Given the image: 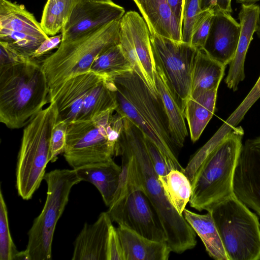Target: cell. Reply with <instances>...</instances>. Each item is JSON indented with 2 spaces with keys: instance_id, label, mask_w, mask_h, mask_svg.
<instances>
[{
  "instance_id": "6da1fadb",
  "label": "cell",
  "mask_w": 260,
  "mask_h": 260,
  "mask_svg": "<svg viewBox=\"0 0 260 260\" xmlns=\"http://www.w3.org/2000/svg\"><path fill=\"white\" fill-rule=\"evenodd\" d=\"M119 155L151 202L172 252L180 254L193 248L196 233L168 200L151 163L144 135L126 117L116 148V156Z\"/></svg>"
},
{
  "instance_id": "7a4b0ae2",
  "label": "cell",
  "mask_w": 260,
  "mask_h": 260,
  "mask_svg": "<svg viewBox=\"0 0 260 260\" xmlns=\"http://www.w3.org/2000/svg\"><path fill=\"white\" fill-rule=\"evenodd\" d=\"M107 78L116 101L115 111L132 122L157 147L171 170L184 172L159 99L154 96L134 70Z\"/></svg>"
},
{
  "instance_id": "3957f363",
  "label": "cell",
  "mask_w": 260,
  "mask_h": 260,
  "mask_svg": "<svg viewBox=\"0 0 260 260\" xmlns=\"http://www.w3.org/2000/svg\"><path fill=\"white\" fill-rule=\"evenodd\" d=\"M244 134L242 126L235 127L206 155L189 161L184 173L191 184V207L208 211L234 194V176Z\"/></svg>"
},
{
  "instance_id": "277c9868",
  "label": "cell",
  "mask_w": 260,
  "mask_h": 260,
  "mask_svg": "<svg viewBox=\"0 0 260 260\" xmlns=\"http://www.w3.org/2000/svg\"><path fill=\"white\" fill-rule=\"evenodd\" d=\"M41 62L30 59L0 66V121L7 127L26 126L49 103Z\"/></svg>"
},
{
  "instance_id": "5b68a950",
  "label": "cell",
  "mask_w": 260,
  "mask_h": 260,
  "mask_svg": "<svg viewBox=\"0 0 260 260\" xmlns=\"http://www.w3.org/2000/svg\"><path fill=\"white\" fill-rule=\"evenodd\" d=\"M120 19L61 42L55 52L42 60L49 92L70 78L90 71L100 53L119 44Z\"/></svg>"
},
{
  "instance_id": "8992f818",
  "label": "cell",
  "mask_w": 260,
  "mask_h": 260,
  "mask_svg": "<svg viewBox=\"0 0 260 260\" xmlns=\"http://www.w3.org/2000/svg\"><path fill=\"white\" fill-rule=\"evenodd\" d=\"M123 118L115 110H109L90 119L68 123L63 153L68 164L76 169L113 158Z\"/></svg>"
},
{
  "instance_id": "52a82bcc",
  "label": "cell",
  "mask_w": 260,
  "mask_h": 260,
  "mask_svg": "<svg viewBox=\"0 0 260 260\" xmlns=\"http://www.w3.org/2000/svg\"><path fill=\"white\" fill-rule=\"evenodd\" d=\"M39 112L23 129L16 171L18 195L30 199L40 187L50 161V140L58 119L55 103Z\"/></svg>"
},
{
  "instance_id": "ba28073f",
  "label": "cell",
  "mask_w": 260,
  "mask_h": 260,
  "mask_svg": "<svg viewBox=\"0 0 260 260\" xmlns=\"http://www.w3.org/2000/svg\"><path fill=\"white\" fill-rule=\"evenodd\" d=\"M46 201L40 214L28 232L24 259L49 260L52 256L53 235L58 220L68 202L72 187L81 182L75 169H55L46 173Z\"/></svg>"
},
{
  "instance_id": "9c48e42d",
  "label": "cell",
  "mask_w": 260,
  "mask_h": 260,
  "mask_svg": "<svg viewBox=\"0 0 260 260\" xmlns=\"http://www.w3.org/2000/svg\"><path fill=\"white\" fill-rule=\"evenodd\" d=\"M208 211L213 217L229 260H260L257 215L234 194Z\"/></svg>"
},
{
  "instance_id": "30bf717a",
  "label": "cell",
  "mask_w": 260,
  "mask_h": 260,
  "mask_svg": "<svg viewBox=\"0 0 260 260\" xmlns=\"http://www.w3.org/2000/svg\"><path fill=\"white\" fill-rule=\"evenodd\" d=\"M119 184L107 211L112 221L151 240L167 241L160 219L142 188L122 163Z\"/></svg>"
},
{
  "instance_id": "8fae6325",
  "label": "cell",
  "mask_w": 260,
  "mask_h": 260,
  "mask_svg": "<svg viewBox=\"0 0 260 260\" xmlns=\"http://www.w3.org/2000/svg\"><path fill=\"white\" fill-rule=\"evenodd\" d=\"M155 62L161 68L183 111L189 96L193 62L198 49L190 44L150 33Z\"/></svg>"
},
{
  "instance_id": "7c38bea8",
  "label": "cell",
  "mask_w": 260,
  "mask_h": 260,
  "mask_svg": "<svg viewBox=\"0 0 260 260\" xmlns=\"http://www.w3.org/2000/svg\"><path fill=\"white\" fill-rule=\"evenodd\" d=\"M49 36L23 5L0 0V41L27 60Z\"/></svg>"
},
{
  "instance_id": "4fadbf2b",
  "label": "cell",
  "mask_w": 260,
  "mask_h": 260,
  "mask_svg": "<svg viewBox=\"0 0 260 260\" xmlns=\"http://www.w3.org/2000/svg\"><path fill=\"white\" fill-rule=\"evenodd\" d=\"M119 44L133 70L158 99L154 76L155 62L150 31L142 16L135 11L125 12L120 22Z\"/></svg>"
},
{
  "instance_id": "5bb4252c",
  "label": "cell",
  "mask_w": 260,
  "mask_h": 260,
  "mask_svg": "<svg viewBox=\"0 0 260 260\" xmlns=\"http://www.w3.org/2000/svg\"><path fill=\"white\" fill-rule=\"evenodd\" d=\"M233 189L235 196L260 217V136L242 144Z\"/></svg>"
},
{
  "instance_id": "9a60e30c",
  "label": "cell",
  "mask_w": 260,
  "mask_h": 260,
  "mask_svg": "<svg viewBox=\"0 0 260 260\" xmlns=\"http://www.w3.org/2000/svg\"><path fill=\"white\" fill-rule=\"evenodd\" d=\"M124 9L111 0H90L76 4L61 31V42L73 39L87 31L120 19Z\"/></svg>"
},
{
  "instance_id": "2e32d148",
  "label": "cell",
  "mask_w": 260,
  "mask_h": 260,
  "mask_svg": "<svg viewBox=\"0 0 260 260\" xmlns=\"http://www.w3.org/2000/svg\"><path fill=\"white\" fill-rule=\"evenodd\" d=\"M104 77L89 71L70 78L50 92L49 103H55L58 120L67 123L77 120L88 93Z\"/></svg>"
},
{
  "instance_id": "e0dca14e",
  "label": "cell",
  "mask_w": 260,
  "mask_h": 260,
  "mask_svg": "<svg viewBox=\"0 0 260 260\" xmlns=\"http://www.w3.org/2000/svg\"><path fill=\"white\" fill-rule=\"evenodd\" d=\"M241 31L239 23L229 12L214 10L209 33L203 48L225 66L233 59Z\"/></svg>"
},
{
  "instance_id": "ac0fdd59",
  "label": "cell",
  "mask_w": 260,
  "mask_h": 260,
  "mask_svg": "<svg viewBox=\"0 0 260 260\" xmlns=\"http://www.w3.org/2000/svg\"><path fill=\"white\" fill-rule=\"evenodd\" d=\"M238 18L241 31L237 48L233 59L229 63L228 75L225 79L227 87L233 91L238 90L240 83L245 79L246 55L260 21V7L255 4H241Z\"/></svg>"
},
{
  "instance_id": "d6986e66",
  "label": "cell",
  "mask_w": 260,
  "mask_h": 260,
  "mask_svg": "<svg viewBox=\"0 0 260 260\" xmlns=\"http://www.w3.org/2000/svg\"><path fill=\"white\" fill-rule=\"evenodd\" d=\"M112 221L102 212L92 224L85 223L74 245L72 260H107V246Z\"/></svg>"
},
{
  "instance_id": "ffe728a7",
  "label": "cell",
  "mask_w": 260,
  "mask_h": 260,
  "mask_svg": "<svg viewBox=\"0 0 260 260\" xmlns=\"http://www.w3.org/2000/svg\"><path fill=\"white\" fill-rule=\"evenodd\" d=\"M154 76L158 98L167 118L170 136L175 147L181 148L184 146L188 136L184 112L161 68L156 62Z\"/></svg>"
},
{
  "instance_id": "44dd1931",
  "label": "cell",
  "mask_w": 260,
  "mask_h": 260,
  "mask_svg": "<svg viewBox=\"0 0 260 260\" xmlns=\"http://www.w3.org/2000/svg\"><path fill=\"white\" fill-rule=\"evenodd\" d=\"M146 22L150 33L182 41L181 26L167 0H133Z\"/></svg>"
},
{
  "instance_id": "7402d4cb",
  "label": "cell",
  "mask_w": 260,
  "mask_h": 260,
  "mask_svg": "<svg viewBox=\"0 0 260 260\" xmlns=\"http://www.w3.org/2000/svg\"><path fill=\"white\" fill-rule=\"evenodd\" d=\"M116 230L124 260H167L172 252L167 241L149 239L118 225Z\"/></svg>"
},
{
  "instance_id": "603a6c76",
  "label": "cell",
  "mask_w": 260,
  "mask_h": 260,
  "mask_svg": "<svg viewBox=\"0 0 260 260\" xmlns=\"http://www.w3.org/2000/svg\"><path fill=\"white\" fill-rule=\"evenodd\" d=\"M81 181H87L98 189L105 205L111 204L118 189L122 171L111 158L85 165L75 169Z\"/></svg>"
},
{
  "instance_id": "cb8c5ba5",
  "label": "cell",
  "mask_w": 260,
  "mask_h": 260,
  "mask_svg": "<svg viewBox=\"0 0 260 260\" xmlns=\"http://www.w3.org/2000/svg\"><path fill=\"white\" fill-rule=\"evenodd\" d=\"M217 90L213 89L190 95L186 101L183 112L192 142L198 140L213 116Z\"/></svg>"
},
{
  "instance_id": "d4e9b609",
  "label": "cell",
  "mask_w": 260,
  "mask_h": 260,
  "mask_svg": "<svg viewBox=\"0 0 260 260\" xmlns=\"http://www.w3.org/2000/svg\"><path fill=\"white\" fill-rule=\"evenodd\" d=\"M225 68L204 48L198 49L193 62L189 96L218 89Z\"/></svg>"
},
{
  "instance_id": "484cf974",
  "label": "cell",
  "mask_w": 260,
  "mask_h": 260,
  "mask_svg": "<svg viewBox=\"0 0 260 260\" xmlns=\"http://www.w3.org/2000/svg\"><path fill=\"white\" fill-rule=\"evenodd\" d=\"M183 215L202 241L208 255L215 260H229L211 213L200 214L185 209Z\"/></svg>"
},
{
  "instance_id": "4316f807",
  "label": "cell",
  "mask_w": 260,
  "mask_h": 260,
  "mask_svg": "<svg viewBox=\"0 0 260 260\" xmlns=\"http://www.w3.org/2000/svg\"><path fill=\"white\" fill-rule=\"evenodd\" d=\"M117 103L109 80L104 77L89 91L77 120L90 119L109 110H115Z\"/></svg>"
},
{
  "instance_id": "83f0119b",
  "label": "cell",
  "mask_w": 260,
  "mask_h": 260,
  "mask_svg": "<svg viewBox=\"0 0 260 260\" xmlns=\"http://www.w3.org/2000/svg\"><path fill=\"white\" fill-rule=\"evenodd\" d=\"M159 180L171 205L180 215H183L192 193L189 179L183 172L172 170L164 178Z\"/></svg>"
},
{
  "instance_id": "f1b7e54d",
  "label": "cell",
  "mask_w": 260,
  "mask_h": 260,
  "mask_svg": "<svg viewBox=\"0 0 260 260\" xmlns=\"http://www.w3.org/2000/svg\"><path fill=\"white\" fill-rule=\"evenodd\" d=\"M133 70L120 45L117 44L100 53L94 60L90 71L108 77L118 73Z\"/></svg>"
},
{
  "instance_id": "f546056e",
  "label": "cell",
  "mask_w": 260,
  "mask_h": 260,
  "mask_svg": "<svg viewBox=\"0 0 260 260\" xmlns=\"http://www.w3.org/2000/svg\"><path fill=\"white\" fill-rule=\"evenodd\" d=\"M66 0H47L41 20V25L49 36L61 30L71 12Z\"/></svg>"
},
{
  "instance_id": "4dcf8cb0",
  "label": "cell",
  "mask_w": 260,
  "mask_h": 260,
  "mask_svg": "<svg viewBox=\"0 0 260 260\" xmlns=\"http://www.w3.org/2000/svg\"><path fill=\"white\" fill-rule=\"evenodd\" d=\"M21 251H18L10 233L8 211L2 190H0V260L20 259Z\"/></svg>"
},
{
  "instance_id": "1f68e13d",
  "label": "cell",
  "mask_w": 260,
  "mask_h": 260,
  "mask_svg": "<svg viewBox=\"0 0 260 260\" xmlns=\"http://www.w3.org/2000/svg\"><path fill=\"white\" fill-rule=\"evenodd\" d=\"M214 10H202L196 18L191 36L190 44L197 49L203 48L212 24Z\"/></svg>"
},
{
  "instance_id": "d6a6232c",
  "label": "cell",
  "mask_w": 260,
  "mask_h": 260,
  "mask_svg": "<svg viewBox=\"0 0 260 260\" xmlns=\"http://www.w3.org/2000/svg\"><path fill=\"white\" fill-rule=\"evenodd\" d=\"M260 98V76L245 98L230 115L224 125L232 127L237 126L252 105Z\"/></svg>"
},
{
  "instance_id": "836d02e7",
  "label": "cell",
  "mask_w": 260,
  "mask_h": 260,
  "mask_svg": "<svg viewBox=\"0 0 260 260\" xmlns=\"http://www.w3.org/2000/svg\"><path fill=\"white\" fill-rule=\"evenodd\" d=\"M202 11L200 0H184L181 24L182 41L190 44L195 20Z\"/></svg>"
},
{
  "instance_id": "e575fe53",
  "label": "cell",
  "mask_w": 260,
  "mask_h": 260,
  "mask_svg": "<svg viewBox=\"0 0 260 260\" xmlns=\"http://www.w3.org/2000/svg\"><path fill=\"white\" fill-rule=\"evenodd\" d=\"M68 123L58 120L54 125L50 140V161L56 160L58 156L63 153L66 148Z\"/></svg>"
},
{
  "instance_id": "d590c367",
  "label": "cell",
  "mask_w": 260,
  "mask_h": 260,
  "mask_svg": "<svg viewBox=\"0 0 260 260\" xmlns=\"http://www.w3.org/2000/svg\"><path fill=\"white\" fill-rule=\"evenodd\" d=\"M146 144L153 167L158 179L164 178L172 170L157 147L145 136Z\"/></svg>"
},
{
  "instance_id": "8d00e7d4",
  "label": "cell",
  "mask_w": 260,
  "mask_h": 260,
  "mask_svg": "<svg viewBox=\"0 0 260 260\" xmlns=\"http://www.w3.org/2000/svg\"><path fill=\"white\" fill-rule=\"evenodd\" d=\"M107 260H124L121 242L113 225L110 229L107 246Z\"/></svg>"
},
{
  "instance_id": "74e56055",
  "label": "cell",
  "mask_w": 260,
  "mask_h": 260,
  "mask_svg": "<svg viewBox=\"0 0 260 260\" xmlns=\"http://www.w3.org/2000/svg\"><path fill=\"white\" fill-rule=\"evenodd\" d=\"M62 39V34L49 37L44 40L32 54L31 59L36 60L42 62L46 57V55L51 50L58 48Z\"/></svg>"
},
{
  "instance_id": "f35d334b",
  "label": "cell",
  "mask_w": 260,
  "mask_h": 260,
  "mask_svg": "<svg viewBox=\"0 0 260 260\" xmlns=\"http://www.w3.org/2000/svg\"><path fill=\"white\" fill-rule=\"evenodd\" d=\"M0 66L27 60L19 55L5 42L0 41Z\"/></svg>"
},
{
  "instance_id": "ab89813d",
  "label": "cell",
  "mask_w": 260,
  "mask_h": 260,
  "mask_svg": "<svg viewBox=\"0 0 260 260\" xmlns=\"http://www.w3.org/2000/svg\"><path fill=\"white\" fill-rule=\"evenodd\" d=\"M202 10L219 9L231 13L232 12L231 3L228 0H200Z\"/></svg>"
},
{
  "instance_id": "60d3db41",
  "label": "cell",
  "mask_w": 260,
  "mask_h": 260,
  "mask_svg": "<svg viewBox=\"0 0 260 260\" xmlns=\"http://www.w3.org/2000/svg\"><path fill=\"white\" fill-rule=\"evenodd\" d=\"M173 14L181 26L184 0H167Z\"/></svg>"
},
{
  "instance_id": "b9f144b4",
  "label": "cell",
  "mask_w": 260,
  "mask_h": 260,
  "mask_svg": "<svg viewBox=\"0 0 260 260\" xmlns=\"http://www.w3.org/2000/svg\"><path fill=\"white\" fill-rule=\"evenodd\" d=\"M90 0H66L68 3L69 6H70L71 10H72V8L77 4L82 2L84 1H87Z\"/></svg>"
},
{
  "instance_id": "7bdbcfd3",
  "label": "cell",
  "mask_w": 260,
  "mask_h": 260,
  "mask_svg": "<svg viewBox=\"0 0 260 260\" xmlns=\"http://www.w3.org/2000/svg\"><path fill=\"white\" fill-rule=\"evenodd\" d=\"M258 1L260 0H236L237 3L245 5L254 4Z\"/></svg>"
},
{
  "instance_id": "ee69618b",
  "label": "cell",
  "mask_w": 260,
  "mask_h": 260,
  "mask_svg": "<svg viewBox=\"0 0 260 260\" xmlns=\"http://www.w3.org/2000/svg\"><path fill=\"white\" fill-rule=\"evenodd\" d=\"M257 36L260 38V21L258 23L256 30L255 31Z\"/></svg>"
},
{
  "instance_id": "f6af8a7d",
  "label": "cell",
  "mask_w": 260,
  "mask_h": 260,
  "mask_svg": "<svg viewBox=\"0 0 260 260\" xmlns=\"http://www.w3.org/2000/svg\"><path fill=\"white\" fill-rule=\"evenodd\" d=\"M228 2H229V3H231V2H232V0H228Z\"/></svg>"
}]
</instances>
